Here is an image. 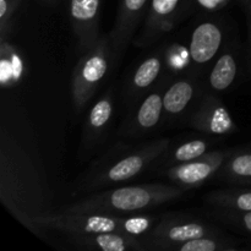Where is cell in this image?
Listing matches in <instances>:
<instances>
[{"instance_id":"6da1fadb","label":"cell","mask_w":251,"mask_h":251,"mask_svg":"<svg viewBox=\"0 0 251 251\" xmlns=\"http://www.w3.org/2000/svg\"><path fill=\"white\" fill-rule=\"evenodd\" d=\"M0 199L6 210L33 230V218L50 205L49 186L38 150L29 137L2 125L0 135Z\"/></svg>"},{"instance_id":"7a4b0ae2","label":"cell","mask_w":251,"mask_h":251,"mask_svg":"<svg viewBox=\"0 0 251 251\" xmlns=\"http://www.w3.org/2000/svg\"><path fill=\"white\" fill-rule=\"evenodd\" d=\"M171 145V140L167 137L141 145H115L96 159L78 178L71 195H88L132 180L156 164Z\"/></svg>"},{"instance_id":"3957f363","label":"cell","mask_w":251,"mask_h":251,"mask_svg":"<svg viewBox=\"0 0 251 251\" xmlns=\"http://www.w3.org/2000/svg\"><path fill=\"white\" fill-rule=\"evenodd\" d=\"M186 189L174 184H137L105 189L65 206L64 212L100 215H139L152 207L183 198Z\"/></svg>"},{"instance_id":"277c9868","label":"cell","mask_w":251,"mask_h":251,"mask_svg":"<svg viewBox=\"0 0 251 251\" xmlns=\"http://www.w3.org/2000/svg\"><path fill=\"white\" fill-rule=\"evenodd\" d=\"M113 66L112 43L108 34L102 36L95 47L78 56L73 73L71 95L74 108L80 113L87 105L96 91Z\"/></svg>"},{"instance_id":"5b68a950","label":"cell","mask_w":251,"mask_h":251,"mask_svg":"<svg viewBox=\"0 0 251 251\" xmlns=\"http://www.w3.org/2000/svg\"><path fill=\"white\" fill-rule=\"evenodd\" d=\"M126 217L100 213L47 211L33 218L34 232L38 228H49L70 235L93 234L102 232H124Z\"/></svg>"},{"instance_id":"8992f818","label":"cell","mask_w":251,"mask_h":251,"mask_svg":"<svg viewBox=\"0 0 251 251\" xmlns=\"http://www.w3.org/2000/svg\"><path fill=\"white\" fill-rule=\"evenodd\" d=\"M220 229L213 226L186 215L162 216L153 228L141 237L145 249L151 251H164L168 245L188 242L203 237H222Z\"/></svg>"},{"instance_id":"52a82bcc","label":"cell","mask_w":251,"mask_h":251,"mask_svg":"<svg viewBox=\"0 0 251 251\" xmlns=\"http://www.w3.org/2000/svg\"><path fill=\"white\" fill-rule=\"evenodd\" d=\"M167 85L161 82L129 108L126 122L122 126V135L126 137H141L159 125L164 115L163 96Z\"/></svg>"},{"instance_id":"ba28073f","label":"cell","mask_w":251,"mask_h":251,"mask_svg":"<svg viewBox=\"0 0 251 251\" xmlns=\"http://www.w3.org/2000/svg\"><path fill=\"white\" fill-rule=\"evenodd\" d=\"M230 153V150L208 151L194 161L168 167L164 169L163 174L174 185L186 190L198 188L218 173Z\"/></svg>"},{"instance_id":"9c48e42d","label":"cell","mask_w":251,"mask_h":251,"mask_svg":"<svg viewBox=\"0 0 251 251\" xmlns=\"http://www.w3.org/2000/svg\"><path fill=\"white\" fill-rule=\"evenodd\" d=\"M150 1L151 0H120L115 24L108 34L112 43L113 66L120 63L130 42L134 39L135 32L149 9Z\"/></svg>"},{"instance_id":"30bf717a","label":"cell","mask_w":251,"mask_h":251,"mask_svg":"<svg viewBox=\"0 0 251 251\" xmlns=\"http://www.w3.org/2000/svg\"><path fill=\"white\" fill-rule=\"evenodd\" d=\"M166 61L167 54L164 48H159L135 66L123 86V100L125 107H132L140 98L156 86V82L163 73Z\"/></svg>"},{"instance_id":"8fae6325","label":"cell","mask_w":251,"mask_h":251,"mask_svg":"<svg viewBox=\"0 0 251 251\" xmlns=\"http://www.w3.org/2000/svg\"><path fill=\"white\" fill-rule=\"evenodd\" d=\"M188 126L210 136H225L235 129L234 120L225 103L213 95L201 98L189 115Z\"/></svg>"},{"instance_id":"7c38bea8","label":"cell","mask_w":251,"mask_h":251,"mask_svg":"<svg viewBox=\"0 0 251 251\" xmlns=\"http://www.w3.org/2000/svg\"><path fill=\"white\" fill-rule=\"evenodd\" d=\"M100 0H70L69 16L76 37L78 56L96 46L100 34Z\"/></svg>"},{"instance_id":"4fadbf2b","label":"cell","mask_w":251,"mask_h":251,"mask_svg":"<svg viewBox=\"0 0 251 251\" xmlns=\"http://www.w3.org/2000/svg\"><path fill=\"white\" fill-rule=\"evenodd\" d=\"M113 113H114V100H113V90H109L93 104L86 115L80 150H78L81 158H88L107 137Z\"/></svg>"},{"instance_id":"5bb4252c","label":"cell","mask_w":251,"mask_h":251,"mask_svg":"<svg viewBox=\"0 0 251 251\" xmlns=\"http://www.w3.org/2000/svg\"><path fill=\"white\" fill-rule=\"evenodd\" d=\"M186 0H151L146 19L134 43L146 47L172 29Z\"/></svg>"},{"instance_id":"9a60e30c","label":"cell","mask_w":251,"mask_h":251,"mask_svg":"<svg viewBox=\"0 0 251 251\" xmlns=\"http://www.w3.org/2000/svg\"><path fill=\"white\" fill-rule=\"evenodd\" d=\"M69 242L78 249L97 251H145L141 238L122 232L70 235Z\"/></svg>"},{"instance_id":"2e32d148","label":"cell","mask_w":251,"mask_h":251,"mask_svg":"<svg viewBox=\"0 0 251 251\" xmlns=\"http://www.w3.org/2000/svg\"><path fill=\"white\" fill-rule=\"evenodd\" d=\"M223 43V31L216 22L206 21L191 33L189 55L196 65H207L218 54Z\"/></svg>"},{"instance_id":"e0dca14e","label":"cell","mask_w":251,"mask_h":251,"mask_svg":"<svg viewBox=\"0 0 251 251\" xmlns=\"http://www.w3.org/2000/svg\"><path fill=\"white\" fill-rule=\"evenodd\" d=\"M198 95V82L193 77H180L164 91V115L176 118L183 114Z\"/></svg>"},{"instance_id":"ac0fdd59","label":"cell","mask_w":251,"mask_h":251,"mask_svg":"<svg viewBox=\"0 0 251 251\" xmlns=\"http://www.w3.org/2000/svg\"><path fill=\"white\" fill-rule=\"evenodd\" d=\"M211 145H212V141L208 139L186 140L176 146L171 145L157 162L161 163L164 169L176 166V164L186 163L207 153Z\"/></svg>"},{"instance_id":"d6986e66","label":"cell","mask_w":251,"mask_h":251,"mask_svg":"<svg viewBox=\"0 0 251 251\" xmlns=\"http://www.w3.org/2000/svg\"><path fill=\"white\" fill-rule=\"evenodd\" d=\"M217 174L220 179L228 183L250 184L251 151L232 152Z\"/></svg>"},{"instance_id":"ffe728a7","label":"cell","mask_w":251,"mask_h":251,"mask_svg":"<svg viewBox=\"0 0 251 251\" xmlns=\"http://www.w3.org/2000/svg\"><path fill=\"white\" fill-rule=\"evenodd\" d=\"M210 205L222 210L251 212V190L245 189H220L213 190L206 196Z\"/></svg>"},{"instance_id":"44dd1931","label":"cell","mask_w":251,"mask_h":251,"mask_svg":"<svg viewBox=\"0 0 251 251\" xmlns=\"http://www.w3.org/2000/svg\"><path fill=\"white\" fill-rule=\"evenodd\" d=\"M238 74V64L230 51H226L216 60L208 76V85L216 92L228 90Z\"/></svg>"},{"instance_id":"7402d4cb","label":"cell","mask_w":251,"mask_h":251,"mask_svg":"<svg viewBox=\"0 0 251 251\" xmlns=\"http://www.w3.org/2000/svg\"><path fill=\"white\" fill-rule=\"evenodd\" d=\"M238 247L230 242L226 235L222 237H203L188 242L171 244L164 251H230Z\"/></svg>"},{"instance_id":"603a6c76","label":"cell","mask_w":251,"mask_h":251,"mask_svg":"<svg viewBox=\"0 0 251 251\" xmlns=\"http://www.w3.org/2000/svg\"><path fill=\"white\" fill-rule=\"evenodd\" d=\"M22 74L21 59L17 56L16 51L11 48V64L6 51L1 48V85L2 87L12 86L20 80Z\"/></svg>"},{"instance_id":"cb8c5ba5","label":"cell","mask_w":251,"mask_h":251,"mask_svg":"<svg viewBox=\"0 0 251 251\" xmlns=\"http://www.w3.org/2000/svg\"><path fill=\"white\" fill-rule=\"evenodd\" d=\"M21 0H0V36L1 42L6 41V36L10 32L11 20L14 12L19 7Z\"/></svg>"},{"instance_id":"d4e9b609","label":"cell","mask_w":251,"mask_h":251,"mask_svg":"<svg viewBox=\"0 0 251 251\" xmlns=\"http://www.w3.org/2000/svg\"><path fill=\"white\" fill-rule=\"evenodd\" d=\"M225 222L228 225H234L244 232L251 234V212H237V211H223L221 215Z\"/></svg>"},{"instance_id":"484cf974","label":"cell","mask_w":251,"mask_h":251,"mask_svg":"<svg viewBox=\"0 0 251 251\" xmlns=\"http://www.w3.org/2000/svg\"><path fill=\"white\" fill-rule=\"evenodd\" d=\"M196 4L206 10H216L225 6L229 0H195Z\"/></svg>"},{"instance_id":"4316f807","label":"cell","mask_w":251,"mask_h":251,"mask_svg":"<svg viewBox=\"0 0 251 251\" xmlns=\"http://www.w3.org/2000/svg\"><path fill=\"white\" fill-rule=\"evenodd\" d=\"M46 1H48V2H53L54 0H46Z\"/></svg>"}]
</instances>
